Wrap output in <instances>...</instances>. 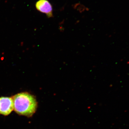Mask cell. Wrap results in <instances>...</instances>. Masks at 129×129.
Masks as SVG:
<instances>
[{
    "mask_svg": "<svg viewBox=\"0 0 129 129\" xmlns=\"http://www.w3.org/2000/svg\"><path fill=\"white\" fill-rule=\"evenodd\" d=\"M37 11L46 14L48 18L53 17V8L48 0H39L35 4Z\"/></svg>",
    "mask_w": 129,
    "mask_h": 129,
    "instance_id": "obj_3",
    "label": "cell"
},
{
    "mask_svg": "<svg viewBox=\"0 0 129 129\" xmlns=\"http://www.w3.org/2000/svg\"><path fill=\"white\" fill-rule=\"evenodd\" d=\"M14 109V103L12 98L8 97L0 98V114L7 115Z\"/></svg>",
    "mask_w": 129,
    "mask_h": 129,
    "instance_id": "obj_2",
    "label": "cell"
},
{
    "mask_svg": "<svg viewBox=\"0 0 129 129\" xmlns=\"http://www.w3.org/2000/svg\"><path fill=\"white\" fill-rule=\"evenodd\" d=\"M14 109L19 115L31 117L36 111L37 103L33 95L28 92L18 93L12 98Z\"/></svg>",
    "mask_w": 129,
    "mask_h": 129,
    "instance_id": "obj_1",
    "label": "cell"
}]
</instances>
